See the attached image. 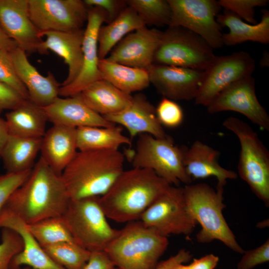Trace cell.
Instances as JSON below:
<instances>
[{"label":"cell","mask_w":269,"mask_h":269,"mask_svg":"<svg viewBox=\"0 0 269 269\" xmlns=\"http://www.w3.org/2000/svg\"><path fill=\"white\" fill-rule=\"evenodd\" d=\"M41 139L9 134L0 155L6 173H18L31 169L40 151Z\"/></svg>","instance_id":"f546056e"},{"label":"cell","mask_w":269,"mask_h":269,"mask_svg":"<svg viewBox=\"0 0 269 269\" xmlns=\"http://www.w3.org/2000/svg\"><path fill=\"white\" fill-rule=\"evenodd\" d=\"M98 67L102 79L129 95L147 88L150 84L148 72L145 69L110 62L105 59L99 60Z\"/></svg>","instance_id":"4dcf8cb0"},{"label":"cell","mask_w":269,"mask_h":269,"mask_svg":"<svg viewBox=\"0 0 269 269\" xmlns=\"http://www.w3.org/2000/svg\"><path fill=\"white\" fill-rule=\"evenodd\" d=\"M138 135L132 160L134 167L152 170L171 185L192 182L184 166V146L175 145L169 136L157 138L146 134Z\"/></svg>","instance_id":"ba28073f"},{"label":"cell","mask_w":269,"mask_h":269,"mask_svg":"<svg viewBox=\"0 0 269 269\" xmlns=\"http://www.w3.org/2000/svg\"><path fill=\"white\" fill-rule=\"evenodd\" d=\"M30 19L40 32H72L87 22L88 9L81 0H28Z\"/></svg>","instance_id":"4fadbf2b"},{"label":"cell","mask_w":269,"mask_h":269,"mask_svg":"<svg viewBox=\"0 0 269 269\" xmlns=\"http://www.w3.org/2000/svg\"><path fill=\"white\" fill-rule=\"evenodd\" d=\"M170 185L152 170L133 167L124 170L99 201L107 218L129 223L139 220Z\"/></svg>","instance_id":"7a4b0ae2"},{"label":"cell","mask_w":269,"mask_h":269,"mask_svg":"<svg viewBox=\"0 0 269 269\" xmlns=\"http://www.w3.org/2000/svg\"><path fill=\"white\" fill-rule=\"evenodd\" d=\"M155 110L157 118L162 126L175 128L183 122V109L175 101L163 97L155 107Z\"/></svg>","instance_id":"8d00e7d4"},{"label":"cell","mask_w":269,"mask_h":269,"mask_svg":"<svg viewBox=\"0 0 269 269\" xmlns=\"http://www.w3.org/2000/svg\"><path fill=\"white\" fill-rule=\"evenodd\" d=\"M107 22L105 11L98 7L88 9L87 26L82 44L83 63L76 79L70 84L61 86L59 96H73L80 93L93 82L102 79L98 67V33L103 22Z\"/></svg>","instance_id":"9a60e30c"},{"label":"cell","mask_w":269,"mask_h":269,"mask_svg":"<svg viewBox=\"0 0 269 269\" xmlns=\"http://www.w3.org/2000/svg\"><path fill=\"white\" fill-rule=\"evenodd\" d=\"M77 151L75 128L53 125L42 137L40 157L59 175Z\"/></svg>","instance_id":"d4e9b609"},{"label":"cell","mask_w":269,"mask_h":269,"mask_svg":"<svg viewBox=\"0 0 269 269\" xmlns=\"http://www.w3.org/2000/svg\"><path fill=\"white\" fill-rule=\"evenodd\" d=\"M78 94L89 107L103 116L122 111L133 99L104 79L93 82Z\"/></svg>","instance_id":"4316f807"},{"label":"cell","mask_w":269,"mask_h":269,"mask_svg":"<svg viewBox=\"0 0 269 269\" xmlns=\"http://www.w3.org/2000/svg\"><path fill=\"white\" fill-rule=\"evenodd\" d=\"M47 121L53 125L77 129L84 127H109L116 124L89 107L79 94L57 98L50 105L42 107Z\"/></svg>","instance_id":"7402d4cb"},{"label":"cell","mask_w":269,"mask_h":269,"mask_svg":"<svg viewBox=\"0 0 269 269\" xmlns=\"http://www.w3.org/2000/svg\"><path fill=\"white\" fill-rule=\"evenodd\" d=\"M162 31L143 26L130 33L111 50L106 60L146 70L153 64Z\"/></svg>","instance_id":"e0dca14e"},{"label":"cell","mask_w":269,"mask_h":269,"mask_svg":"<svg viewBox=\"0 0 269 269\" xmlns=\"http://www.w3.org/2000/svg\"><path fill=\"white\" fill-rule=\"evenodd\" d=\"M219 261L218 256L210 254L199 259H194L188 266L190 269H214Z\"/></svg>","instance_id":"bcb514c9"},{"label":"cell","mask_w":269,"mask_h":269,"mask_svg":"<svg viewBox=\"0 0 269 269\" xmlns=\"http://www.w3.org/2000/svg\"><path fill=\"white\" fill-rule=\"evenodd\" d=\"M223 126L238 137L241 146L238 165L240 177L266 206H269V152L251 126L234 117Z\"/></svg>","instance_id":"8992f818"},{"label":"cell","mask_w":269,"mask_h":269,"mask_svg":"<svg viewBox=\"0 0 269 269\" xmlns=\"http://www.w3.org/2000/svg\"><path fill=\"white\" fill-rule=\"evenodd\" d=\"M17 47V44L9 38L0 27V49L10 52Z\"/></svg>","instance_id":"7dc6e473"},{"label":"cell","mask_w":269,"mask_h":269,"mask_svg":"<svg viewBox=\"0 0 269 269\" xmlns=\"http://www.w3.org/2000/svg\"><path fill=\"white\" fill-rule=\"evenodd\" d=\"M99 197L70 199L61 216L74 242L91 252L104 251L119 233L108 223Z\"/></svg>","instance_id":"52a82bcc"},{"label":"cell","mask_w":269,"mask_h":269,"mask_svg":"<svg viewBox=\"0 0 269 269\" xmlns=\"http://www.w3.org/2000/svg\"><path fill=\"white\" fill-rule=\"evenodd\" d=\"M9 135L5 120L0 117V156Z\"/></svg>","instance_id":"c3c4849f"},{"label":"cell","mask_w":269,"mask_h":269,"mask_svg":"<svg viewBox=\"0 0 269 269\" xmlns=\"http://www.w3.org/2000/svg\"><path fill=\"white\" fill-rule=\"evenodd\" d=\"M255 67L254 59L245 51L216 56L203 71L201 84L194 99L195 103L207 107L229 86L251 76Z\"/></svg>","instance_id":"7c38bea8"},{"label":"cell","mask_w":269,"mask_h":269,"mask_svg":"<svg viewBox=\"0 0 269 269\" xmlns=\"http://www.w3.org/2000/svg\"><path fill=\"white\" fill-rule=\"evenodd\" d=\"M200 36L184 27L169 26L162 31L153 64L204 71L216 57Z\"/></svg>","instance_id":"9c48e42d"},{"label":"cell","mask_w":269,"mask_h":269,"mask_svg":"<svg viewBox=\"0 0 269 269\" xmlns=\"http://www.w3.org/2000/svg\"><path fill=\"white\" fill-rule=\"evenodd\" d=\"M259 22L247 23L234 13L225 10L219 13L216 20L221 26L228 27L229 32L223 33L224 45L233 46L251 41L267 44L269 43V11L264 9Z\"/></svg>","instance_id":"484cf974"},{"label":"cell","mask_w":269,"mask_h":269,"mask_svg":"<svg viewBox=\"0 0 269 269\" xmlns=\"http://www.w3.org/2000/svg\"><path fill=\"white\" fill-rule=\"evenodd\" d=\"M22 269H33L30 267H25L24 268H23Z\"/></svg>","instance_id":"f907efd6"},{"label":"cell","mask_w":269,"mask_h":269,"mask_svg":"<svg viewBox=\"0 0 269 269\" xmlns=\"http://www.w3.org/2000/svg\"><path fill=\"white\" fill-rule=\"evenodd\" d=\"M192 257V255L189 251L182 249L174 256L158 263L153 269H169L176 264L189 262Z\"/></svg>","instance_id":"f6af8a7d"},{"label":"cell","mask_w":269,"mask_h":269,"mask_svg":"<svg viewBox=\"0 0 269 269\" xmlns=\"http://www.w3.org/2000/svg\"><path fill=\"white\" fill-rule=\"evenodd\" d=\"M116 267L104 251L91 252L90 258L83 269H113Z\"/></svg>","instance_id":"ee69618b"},{"label":"cell","mask_w":269,"mask_h":269,"mask_svg":"<svg viewBox=\"0 0 269 269\" xmlns=\"http://www.w3.org/2000/svg\"><path fill=\"white\" fill-rule=\"evenodd\" d=\"M70 198L62 178L40 157L4 207L27 224L61 217Z\"/></svg>","instance_id":"6da1fadb"},{"label":"cell","mask_w":269,"mask_h":269,"mask_svg":"<svg viewBox=\"0 0 269 269\" xmlns=\"http://www.w3.org/2000/svg\"><path fill=\"white\" fill-rule=\"evenodd\" d=\"M167 1L171 10V19L169 26H178L187 29L202 38L213 49L223 46L222 26L215 18L221 9L218 1Z\"/></svg>","instance_id":"8fae6325"},{"label":"cell","mask_w":269,"mask_h":269,"mask_svg":"<svg viewBox=\"0 0 269 269\" xmlns=\"http://www.w3.org/2000/svg\"><path fill=\"white\" fill-rule=\"evenodd\" d=\"M9 54L15 72L27 90L28 100L44 107L58 97L61 84L51 72L49 71L46 76L42 75L30 63L26 52L18 47Z\"/></svg>","instance_id":"ffe728a7"},{"label":"cell","mask_w":269,"mask_h":269,"mask_svg":"<svg viewBox=\"0 0 269 269\" xmlns=\"http://www.w3.org/2000/svg\"><path fill=\"white\" fill-rule=\"evenodd\" d=\"M146 25L161 27L169 25L171 10L167 0H127Z\"/></svg>","instance_id":"e575fe53"},{"label":"cell","mask_w":269,"mask_h":269,"mask_svg":"<svg viewBox=\"0 0 269 269\" xmlns=\"http://www.w3.org/2000/svg\"><path fill=\"white\" fill-rule=\"evenodd\" d=\"M78 150H119L123 144H131V139L122 133L120 126L109 127H84L76 129Z\"/></svg>","instance_id":"1f68e13d"},{"label":"cell","mask_w":269,"mask_h":269,"mask_svg":"<svg viewBox=\"0 0 269 269\" xmlns=\"http://www.w3.org/2000/svg\"><path fill=\"white\" fill-rule=\"evenodd\" d=\"M237 269H252L269 261V239L256 249L244 251Z\"/></svg>","instance_id":"60d3db41"},{"label":"cell","mask_w":269,"mask_h":269,"mask_svg":"<svg viewBox=\"0 0 269 269\" xmlns=\"http://www.w3.org/2000/svg\"><path fill=\"white\" fill-rule=\"evenodd\" d=\"M103 117L111 123L125 127L131 139L142 134L157 138L168 136L157 118L155 107L142 93L133 96L131 104L122 111Z\"/></svg>","instance_id":"44dd1931"},{"label":"cell","mask_w":269,"mask_h":269,"mask_svg":"<svg viewBox=\"0 0 269 269\" xmlns=\"http://www.w3.org/2000/svg\"><path fill=\"white\" fill-rule=\"evenodd\" d=\"M0 27L25 52H38L43 41L31 21L28 0H0Z\"/></svg>","instance_id":"ac0fdd59"},{"label":"cell","mask_w":269,"mask_h":269,"mask_svg":"<svg viewBox=\"0 0 269 269\" xmlns=\"http://www.w3.org/2000/svg\"><path fill=\"white\" fill-rule=\"evenodd\" d=\"M25 99L17 91L0 82V113L5 110H13Z\"/></svg>","instance_id":"7bdbcfd3"},{"label":"cell","mask_w":269,"mask_h":269,"mask_svg":"<svg viewBox=\"0 0 269 269\" xmlns=\"http://www.w3.org/2000/svg\"><path fill=\"white\" fill-rule=\"evenodd\" d=\"M0 228L15 231L23 242L22 251L12 258L9 269H20L23 266L33 269H65L49 257L29 231L27 224L4 207L0 213Z\"/></svg>","instance_id":"d6986e66"},{"label":"cell","mask_w":269,"mask_h":269,"mask_svg":"<svg viewBox=\"0 0 269 269\" xmlns=\"http://www.w3.org/2000/svg\"><path fill=\"white\" fill-rule=\"evenodd\" d=\"M220 152L200 140L195 141L189 147H184L183 164L187 175L192 180L211 176L217 178V187H223L228 179H235V172L223 167L218 162Z\"/></svg>","instance_id":"603a6c76"},{"label":"cell","mask_w":269,"mask_h":269,"mask_svg":"<svg viewBox=\"0 0 269 269\" xmlns=\"http://www.w3.org/2000/svg\"><path fill=\"white\" fill-rule=\"evenodd\" d=\"M42 247L54 262L65 269H83L91 254V252L72 242Z\"/></svg>","instance_id":"d6a6232c"},{"label":"cell","mask_w":269,"mask_h":269,"mask_svg":"<svg viewBox=\"0 0 269 269\" xmlns=\"http://www.w3.org/2000/svg\"><path fill=\"white\" fill-rule=\"evenodd\" d=\"M144 26L135 11L128 5L116 19L100 27L98 33L99 59L106 58L114 47L127 35Z\"/></svg>","instance_id":"f1b7e54d"},{"label":"cell","mask_w":269,"mask_h":269,"mask_svg":"<svg viewBox=\"0 0 269 269\" xmlns=\"http://www.w3.org/2000/svg\"><path fill=\"white\" fill-rule=\"evenodd\" d=\"M125 158L119 150H78L61 174L70 199L104 195L124 170Z\"/></svg>","instance_id":"3957f363"},{"label":"cell","mask_w":269,"mask_h":269,"mask_svg":"<svg viewBox=\"0 0 269 269\" xmlns=\"http://www.w3.org/2000/svg\"><path fill=\"white\" fill-rule=\"evenodd\" d=\"M183 188L185 205L188 213L201 229L196 235L200 243L217 240L233 251L243 254L244 250L228 225L223 214L224 188L215 190L206 183L187 184Z\"/></svg>","instance_id":"277c9868"},{"label":"cell","mask_w":269,"mask_h":269,"mask_svg":"<svg viewBox=\"0 0 269 269\" xmlns=\"http://www.w3.org/2000/svg\"><path fill=\"white\" fill-rule=\"evenodd\" d=\"M22 249L21 237L11 229L2 228L0 243V269H9L11 260Z\"/></svg>","instance_id":"74e56055"},{"label":"cell","mask_w":269,"mask_h":269,"mask_svg":"<svg viewBox=\"0 0 269 269\" xmlns=\"http://www.w3.org/2000/svg\"><path fill=\"white\" fill-rule=\"evenodd\" d=\"M86 6L98 7L103 9L107 15V23L116 19L128 6L126 0H84Z\"/></svg>","instance_id":"b9f144b4"},{"label":"cell","mask_w":269,"mask_h":269,"mask_svg":"<svg viewBox=\"0 0 269 269\" xmlns=\"http://www.w3.org/2000/svg\"><path fill=\"white\" fill-rule=\"evenodd\" d=\"M206 107L211 114L224 111L240 113L261 129L269 131V116L257 98L255 81L252 76L229 86Z\"/></svg>","instance_id":"5bb4252c"},{"label":"cell","mask_w":269,"mask_h":269,"mask_svg":"<svg viewBox=\"0 0 269 269\" xmlns=\"http://www.w3.org/2000/svg\"><path fill=\"white\" fill-rule=\"evenodd\" d=\"M168 245L167 237L134 221L119 230L104 251L120 269H153Z\"/></svg>","instance_id":"5b68a950"},{"label":"cell","mask_w":269,"mask_h":269,"mask_svg":"<svg viewBox=\"0 0 269 269\" xmlns=\"http://www.w3.org/2000/svg\"><path fill=\"white\" fill-rule=\"evenodd\" d=\"M84 30L72 32H40L43 39L38 52L47 54L49 50L62 57L68 67V75L61 86L74 81L81 71L83 63L82 44Z\"/></svg>","instance_id":"cb8c5ba5"},{"label":"cell","mask_w":269,"mask_h":269,"mask_svg":"<svg viewBox=\"0 0 269 269\" xmlns=\"http://www.w3.org/2000/svg\"><path fill=\"white\" fill-rule=\"evenodd\" d=\"M169 269H190L188 267V265H184L183 264H176L171 268H170Z\"/></svg>","instance_id":"681fc988"},{"label":"cell","mask_w":269,"mask_h":269,"mask_svg":"<svg viewBox=\"0 0 269 269\" xmlns=\"http://www.w3.org/2000/svg\"><path fill=\"white\" fill-rule=\"evenodd\" d=\"M31 169L0 175V213L10 195L26 179Z\"/></svg>","instance_id":"ab89813d"},{"label":"cell","mask_w":269,"mask_h":269,"mask_svg":"<svg viewBox=\"0 0 269 269\" xmlns=\"http://www.w3.org/2000/svg\"><path fill=\"white\" fill-rule=\"evenodd\" d=\"M139 221L163 236L192 233L197 224L188 213L183 188L170 185L143 212Z\"/></svg>","instance_id":"30bf717a"},{"label":"cell","mask_w":269,"mask_h":269,"mask_svg":"<svg viewBox=\"0 0 269 269\" xmlns=\"http://www.w3.org/2000/svg\"><path fill=\"white\" fill-rule=\"evenodd\" d=\"M147 71L150 83L158 92L175 101L194 99L203 75L201 70L154 64Z\"/></svg>","instance_id":"2e32d148"},{"label":"cell","mask_w":269,"mask_h":269,"mask_svg":"<svg viewBox=\"0 0 269 269\" xmlns=\"http://www.w3.org/2000/svg\"><path fill=\"white\" fill-rule=\"evenodd\" d=\"M27 226L41 247L65 242H75L62 217L46 218L27 224Z\"/></svg>","instance_id":"836d02e7"},{"label":"cell","mask_w":269,"mask_h":269,"mask_svg":"<svg viewBox=\"0 0 269 269\" xmlns=\"http://www.w3.org/2000/svg\"><path fill=\"white\" fill-rule=\"evenodd\" d=\"M268 0H219L222 8L230 11L245 22L255 24L258 23L255 17V8L268 5Z\"/></svg>","instance_id":"d590c367"},{"label":"cell","mask_w":269,"mask_h":269,"mask_svg":"<svg viewBox=\"0 0 269 269\" xmlns=\"http://www.w3.org/2000/svg\"><path fill=\"white\" fill-rule=\"evenodd\" d=\"M9 134L29 138H42L47 119L44 111L28 100L5 115Z\"/></svg>","instance_id":"83f0119b"},{"label":"cell","mask_w":269,"mask_h":269,"mask_svg":"<svg viewBox=\"0 0 269 269\" xmlns=\"http://www.w3.org/2000/svg\"><path fill=\"white\" fill-rule=\"evenodd\" d=\"M113 269H119L118 268H117V267H115Z\"/></svg>","instance_id":"816d5d0a"},{"label":"cell","mask_w":269,"mask_h":269,"mask_svg":"<svg viewBox=\"0 0 269 269\" xmlns=\"http://www.w3.org/2000/svg\"><path fill=\"white\" fill-rule=\"evenodd\" d=\"M0 82L10 86L25 100H28L27 90L19 79L9 52L0 49Z\"/></svg>","instance_id":"f35d334b"}]
</instances>
